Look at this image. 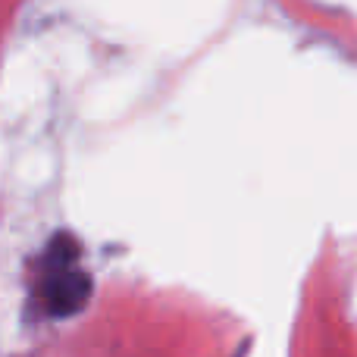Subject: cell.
I'll use <instances>...</instances> for the list:
<instances>
[{
  "instance_id": "6da1fadb",
  "label": "cell",
  "mask_w": 357,
  "mask_h": 357,
  "mask_svg": "<svg viewBox=\"0 0 357 357\" xmlns=\"http://www.w3.org/2000/svg\"><path fill=\"white\" fill-rule=\"evenodd\" d=\"M91 273L82 264V245L56 232L31 264V307L44 320L75 317L91 298Z\"/></svg>"
}]
</instances>
